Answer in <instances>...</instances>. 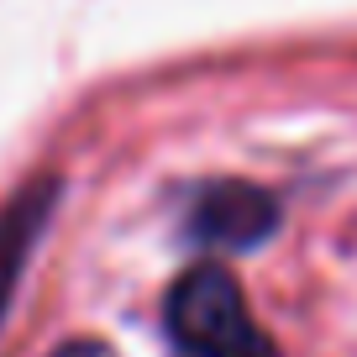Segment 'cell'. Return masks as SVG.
I'll use <instances>...</instances> for the list:
<instances>
[{
  "label": "cell",
  "instance_id": "4",
  "mask_svg": "<svg viewBox=\"0 0 357 357\" xmlns=\"http://www.w3.org/2000/svg\"><path fill=\"white\" fill-rule=\"evenodd\" d=\"M53 357H111V347L105 342H63Z\"/></svg>",
  "mask_w": 357,
  "mask_h": 357
},
{
  "label": "cell",
  "instance_id": "2",
  "mask_svg": "<svg viewBox=\"0 0 357 357\" xmlns=\"http://www.w3.org/2000/svg\"><path fill=\"white\" fill-rule=\"evenodd\" d=\"M279 226V200L252 184H211L200 200L190 205V236L221 252H242L273 236Z\"/></svg>",
  "mask_w": 357,
  "mask_h": 357
},
{
  "label": "cell",
  "instance_id": "3",
  "mask_svg": "<svg viewBox=\"0 0 357 357\" xmlns=\"http://www.w3.org/2000/svg\"><path fill=\"white\" fill-rule=\"evenodd\" d=\"M58 211V178H32L6 211H0V326L11 315V300L22 289V273L43 242L47 221Z\"/></svg>",
  "mask_w": 357,
  "mask_h": 357
},
{
  "label": "cell",
  "instance_id": "1",
  "mask_svg": "<svg viewBox=\"0 0 357 357\" xmlns=\"http://www.w3.org/2000/svg\"><path fill=\"white\" fill-rule=\"evenodd\" d=\"M163 315L178 357H273V342L247 315L242 284L215 263L190 268L168 289Z\"/></svg>",
  "mask_w": 357,
  "mask_h": 357
}]
</instances>
